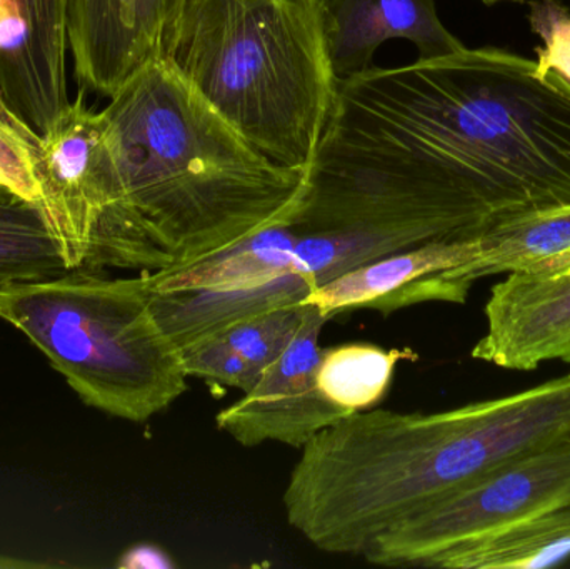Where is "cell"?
<instances>
[{
	"label": "cell",
	"mask_w": 570,
	"mask_h": 569,
	"mask_svg": "<svg viewBox=\"0 0 570 569\" xmlns=\"http://www.w3.org/2000/svg\"><path fill=\"white\" fill-rule=\"evenodd\" d=\"M568 2L570 3V0H568Z\"/></svg>",
	"instance_id": "cell-23"
},
{
	"label": "cell",
	"mask_w": 570,
	"mask_h": 569,
	"mask_svg": "<svg viewBox=\"0 0 570 569\" xmlns=\"http://www.w3.org/2000/svg\"><path fill=\"white\" fill-rule=\"evenodd\" d=\"M570 558V503L515 521L495 533L461 545L431 568L539 569Z\"/></svg>",
	"instance_id": "cell-16"
},
{
	"label": "cell",
	"mask_w": 570,
	"mask_h": 569,
	"mask_svg": "<svg viewBox=\"0 0 570 569\" xmlns=\"http://www.w3.org/2000/svg\"><path fill=\"white\" fill-rule=\"evenodd\" d=\"M0 320L23 334L87 404L147 423L187 391L183 351L160 326L147 273L72 271L0 293Z\"/></svg>",
	"instance_id": "cell-5"
},
{
	"label": "cell",
	"mask_w": 570,
	"mask_h": 569,
	"mask_svg": "<svg viewBox=\"0 0 570 569\" xmlns=\"http://www.w3.org/2000/svg\"><path fill=\"white\" fill-rule=\"evenodd\" d=\"M529 22L532 30L544 40L538 49V63L544 70H558L570 80V12L559 0L531 2Z\"/></svg>",
	"instance_id": "cell-20"
},
{
	"label": "cell",
	"mask_w": 570,
	"mask_h": 569,
	"mask_svg": "<svg viewBox=\"0 0 570 569\" xmlns=\"http://www.w3.org/2000/svg\"><path fill=\"white\" fill-rule=\"evenodd\" d=\"M488 331L471 356L509 371L570 364V269L509 273L485 304Z\"/></svg>",
	"instance_id": "cell-11"
},
{
	"label": "cell",
	"mask_w": 570,
	"mask_h": 569,
	"mask_svg": "<svg viewBox=\"0 0 570 569\" xmlns=\"http://www.w3.org/2000/svg\"><path fill=\"white\" fill-rule=\"evenodd\" d=\"M481 253V237L472 241H435L362 264L315 287L304 303L335 316L345 311L372 310L389 316L424 303L465 304L468 287L455 271Z\"/></svg>",
	"instance_id": "cell-10"
},
{
	"label": "cell",
	"mask_w": 570,
	"mask_h": 569,
	"mask_svg": "<svg viewBox=\"0 0 570 569\" xmlns=\"http://www.w3.org/2000/svg\"><path fill=\"white\" fill-rule=\"evenodd\" d=\"M180 0H67V46L80 89L112 97L156 59Z\"/></svg>",
	"instance_id": "cell-12"
},
{
	"label": "cell",
	"mask_w": 570,
	"mask_h": 569,
	"mask_svg": "<svg viewBox=\"0 0 570 569\" xmlns=\"http://www.w3.org/2000/svg\"><path fill=\"white\" fill-rule=\"evenodd\" d=\"M67 0H0V109L43 134L70 102Z\"/></svg>",
	"instance_id": "cell-9"
},
{
	"label": "cell",
	"mask_w": 570,
	"mask_h": 569,
	"mask_svg": "<svg viewBox=\"0 0 570 569\" xmlns=\"http://www.w3.org/2000/svg\"><path fill=\"white\" fill-rule=\"evenodd\" d=\"M86 89L40 134L36 150L37 207L69 271L156 273L167 269L124 196L102 110Z\"/></svg>",
	"instance_id": "cell-6"
},
{
	"label": "cell",
	"mask_w": 570,
	"mask_h": 569,
	"mask_svg": "<svg viewBox=\"0 0 570 569\" xmlns=\"http://www.w3.org/2000/svg\"><path fill=\"white\" fill-rule=\"evenodd\" d=\"M69 273L39 207L0 187V293Z\"/></svg>",
	"instance_id": "cell-18"
},
{
	"label": "cell",
	"mask_w": 570,
	"mask_h": 569,
	"mask_svg": "<svg viewBox=\"0 0 570 569\" xmlns=\"http://www.w3.org/2000/svg\"><path fill=\"white\" fill-rule=\"evenodd\" d=\"M301 233L291 223L277 224L187 266L149 274L156 293L230 291L267 283L291 271L292 251Z\"/></svg>",
	"instance_id": "cell-15"
},
{
	"label": "cell",
	"mask_w": 570,
	"mask_h": 569,
	"mask_svg": "<svg viewBox=\"0 0 570 569\" xmlns=\"http://www.w3.org/2000/svg\"><path fill=\"white\" fill-rule=\"evenodd\" d=\"M570 204V80L501 47L337 79L298 233L472 241Z\"/></svg>",
	"instance_id": "cell-1"
},
{
	"label": "cell",
	"mask_w": 570,
	"mask_h": 569,
	"mask_svg": "<svg viewBox=\"0 0 570 569\" xmlns=\"http://www.w3.org/2000/svg\"><path fill=\"white\" fill-rule=\"evenodd\" d=\"M324 0H180L156 59L271 159L308 170L334 102Z\"/></svg>",
	"instance_id": "cell-4"
},
{
	"label": "cell",
	"mask_w": 570,
	"mask_h": 569,
	"mask_svg": "<svg viewBox=\"0 0 570 569\" xmlns=\"http://www.w3.org/2000/svg\"><path fill=\"white\" fill-rule=\"evenodd\" d=\"M411 356V351H387L364 343L328 347L321 353L317 384L332 404L347 414L361 413L381 403L399 361Z\"/></svg>",
	"instance_id": "cell-17"
},
{
	"label": "cell",
	"mask_w": 570,
	"mask_h": 569,
	"mask_svg": "<svg viewBox=\"0 0 570 569\" xmlns=\"http://www.w3.org/2000/svg\"><path fill=\"white\" fill-rule=\"evenodd\" d=\"M109 99L102 116L127 206L169 267L291 223L307 170L256 149L163 60Z\"/></svg>",
	"instance_id": "cell-3"
},
{
	"label": "cell",
	"mask_w": 570,
	"mask_h": 569,
	"mask_svg": "<svg viewBox=\"0 0 570 569\" xmlns=\"http://www.w3.org/2000/svg\"><path fill=\"white\" fill-rule=\"evenodd\" d=\"M40 134L0 109V187L27 203L39 200L36 150Z\"/></svg>",
	"instance_id": "cell-19"
},
{
	"label": "cell",
	"mask_w": 570,
	"mask_h": 569,
	"mask_svg": "<svg viewBox=\"0 0 570 569\" xmlns=\"http://www.w3.org/2000/svg\"><path fill=\"white\" fill-rule=\"evenodd\" d=\"M328 320L315 304L305 303L304 320L284 353L253 390L217 414V428L244 448L283 443L302 450L315 434L351 416L317 384L318 337Z\"/></svg>",
	"instance_id": "cell-8"
},
{
	"label": "cell",
	"mask_w": 570,
	"mask_h": 569,
	"mask_svg": "<svg viewBox=\"0 0 570 569\" xmlns=\"http://www.w3.org/2000/svg\"><path fill=\"white\" fill-rule=\"evenodd\" d=\"M481 2L488 3V6H491V3H498V2H515V0H481Z\"/></svg>",
	"instance_id": "cell-22"
},
{
	"label": "cell",
	"mask_w": 570,
	"mask_h": 569,
	"mask_svg": "<svg viewBox=\"0 0 570 569\" xmlns=\"http://www.w3.org/2000/svg\"><path fill=\"white\" fill-rule=\"evenodd\" d=\"M569 433L570 373L439 413L361 411L302 448L285 484V520L317 550L364 558L429 504Z\"/></svg>",
	"instance_id": "cell-2"
},
{
	"label": "cell",
	"mask_w": 570,
	"mask_h": 569,
	"mask_svg": "<svg viewBox=\"0 0 570 569\" xmlns=\"http://www.w3.org/2000/svg\"><path fill=\"white\" fill-rule=\"evenodd\" d=\"M42 567V565L29 563V561L12 560V558L0 557V568H27Z\"/></svg>",
	"instance_id": "cell-21"
},
{
	"label": "cell",
	"mask_w": 570,
	"mask_h": 569,
	"mask_svg": "<svg viewBox=\"0 0 570 569\" xmlns=\"http://www.w3.org/2000/svg\"><path fill=\"white\" fill-rule=\"evenodd\" d=\"M570 503V433L485 471L382 534L364 560L431 568L442 555Z\"/></svg>",
	"instance_id": "cell-7"
},
{
	"label": "cell",
	"mask_w": 570,
	"mask_h": 569,
	"mask_svg": "<svg viewBox=\"0 0 570 569\" xmlns=\"http://www.w3.org/2000/svg\"><path fill=\"white\" fill-rule=\"evenodd\" d=\"M570 269V204L499 224L481 237V253L455 271L471 290L495 274H551Z\"/></svg>",
	"instance_id": "cell-14"
},
{
	"label": "cell",
	"mask_w": 570,
	"mask_h": 569,
	"mask_svg": "<svg viewBox=\"0 0 570 569\" xmlns=\"http://www.w3.org/2000/svg\"><path fill=\"white\" fill-rule=\"evenodd\" d=\"M325 43L337 79L374 67L375 50L392 39L414 43L419 59L464 49L439 19L435 0H324Z\"/></svg>",
	"instance_id": "cell-13"
}]
</instances>
